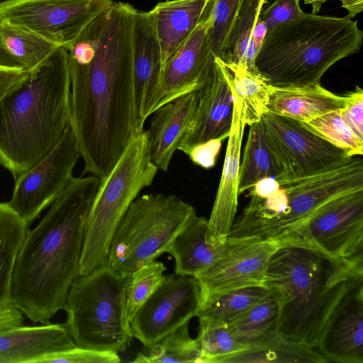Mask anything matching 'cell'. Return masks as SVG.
Returning a JSON list of instances; mask_svg holds the SVG:
<instances>
[{"label":"cell","instance_id":"ba28073f","mask_svg":"<svg viewBox=\"0 0 363 363\" xmlns=\"http://www.w3.org/2000/svg\"><path fill=\"white\" fill-rule=\"evenodd\" d=\"M126 281L107 263L73 281L65 325L77 346L118 353L130 345Z\"/></svg>","mask_w":363,"mask_h":363},{"label":"cell","instance_id":"60d3db41","mask_svg":"<svg viewBox=\"0 0 363 363\" xmlns=\"http://www.w3.org/2000/svg\"><path fill=\"white\" fill-rule=\"evenodd\" d=\"M347 96L346 106L340 110L341 118L354 135L363 141V91L357 86Z\"/></svg>","mask_w":363,"mask_h":363},{"label":"cell","instance_id":"44dd1931","mask_svg":"<svg viewBox=\"0 0 363 363\" xmlns=\"http://www.w3.org/2000/svg\"><path fill=\"white\" fill-rule=\"evenodd\" d=\"M198 91H192L162 105L152 114L146 130L150 159L164 172L184 138L194 116Z\"/></svg>","mask_w":363,"mask_h":363},{"label":"cell","instance_id":"ac0fdd59","mask_svg":"<svg viewBox=\"0 0 363 363\" xmlns=\"http://www.w3.org/2000/svg\"><path fill=\"white\" fill-rule=\"evenodd\" d=\"M197 91L198 101L194 116L177 149L183 152L210 140H224L228 138L232 125V90L215 58L208 77Z\"/></svg>","mask_w":363,"mask_h":363},{"label":"cell","instance_id":"83f0119b","mask_svg":"<svg viewBox=\"0 0 363 363\" xmlns=\"http://www.w3.org/2000/svg\"><path fill=\"white\" fill-rule=\"evenodd\" d=\"M215 60L221 66L231 89L241 102V120L245 125L261 121L266 113L271 85L259 74H253L245 68L225 62L218 57Z\"/></svg>","mask_w":363,"mask_h":363},{"label":"cell","instance_id":"8992f818","mask_svg":"<svg viewBox=\"0 0 363 363\" xmlns=\"http://www.w3.org/2000/svg\"><path fill=\"white\" fill-rule=\"evenodd\" d=\"M359 189H363L360 156L307 178L284 183L274 177L262 179L248 190L250 199L235 220L231 236L241 241L276 240L281 244L324 203Z\"/></svg>","mask_w":363,"mask_h":363},{"label":"cell","instance_id":"30bf717a","mask_svg":"<svg viewBox=\"0 0 363 363\" xmlns=\"http://www.w3.org/2000/svg\"><path fill=\"white\" fill-rule=\"evenodd\" d=\"M284 245L317 250L363 266V189L324 203L280 244Z\"/></svg>","mask_w":363,"mask_h":363},{"label":"cell","instance_id":"5bb4252c","mask_svg":"<svg viewBox=\"0 0 363 363\" xmlns=\"http://www.w3.org/2000/svg\"><path fill=\"white\" fill-rule=\"evenodd\" d=\"M201 304V287L196 277L164 275L162 284L130 320V336L150 347L196 316Z\"/></svg>","mask_w":363,"mask_h":363},{"label":"cell","instance_id":"277c9868","mask_svg":"<svg viewBox=\"0 0 363 363\" xmlns=\"http://www.w3.org/2000/svg\"><path fill=\"white\" fill-rule=\"evenodd\" d=\"M69 124L68 52L60 47L0 101V164L17 180L53 149Z\"/></svg>","mask_w":363,"mask_h":363},{"label":"cell","instance_id":"9c48e42d","mask_svg":"<svg viewBox=\"0 0 363 363\" xmlns=\"http://www.w3.org/2000/svg\"><path fill=\"white\" fill-rule=\"evenodd\" d=\"M196 214L175 195L138 196L118 224L107 264L126 277L168 250L177 235Z\"/></svg>","mask_w":363,"mask_h":363},{"label":"cell","instance_id":"d590c367","mask_svg":"<svg viewBox=\"0 0 363 363\" xmlns=\"http://www.w3.org/2000/svg\"><path fill=\"white\" fill-rule=\"evenodd\" d=\"M266 0H244L222 60L245 68L247 50L259 13Z\"/></svg>","mask_w":363,"mask_h":363},{"label":"cell","instance_id":"f35d334b","mask_svg":"<svg viewBox=\"0 0 363 363\" xmlns=\"http://www.w3.org/2000/svg\"><path fill=\"white\" fill-rule=\"evenodd\" d=\"M120 362L118 353L75 345L44 355L39 358L36 363H118Z\"/></svg>","mask_w":363,"mask_h":363},{"label":"cell","instance_id":"74e56055","mask_svg":"<svg viewBox=\"0 0 363 363\" xmlns=\"http://www.w3.org/2000/svg\"><path fill=\"white\" fill-rule=\"evenodd\" d=\"M196 340L200 350L199 363H220L226 357L247 347L240 343L225 325L199 328Z\"/></svg>","mask_w":363,"mask_h":363},{"label":"cell","instance_id":"4fadbf2b","mask_svg":"<svg viewBox=\"0 0 363 363\" xmlns=\"http://www.w3.org/2000/svg\"><path fill=\"white\" fill-rule=\"evenodd\" d=\"M79 157L69 124L53 149L14 181L9 206L30 225L69 184Z\"/></svg>","mask_w":363,"mask_h":363},{"label":"cell","instance_id":"ffe728a7","mask_svg":"<svg viewBox=\"0 0 363 363\" xmlns=\"http://www.w3.org/2000/svg\"><path fill=\"white\" fill-rule=\"evenodd\" d=\"M232 90V89H231ZM233 121L217 194L208 220L206 241L225 243L235 220L238 204L239 171L245 123L241 120V102L232 90Z\"/></svg>","mask_w":363,"mask_h":363},{"label":"cell","instance_id":"ee69618b","mask_svg":"<svg viewBox=\"0 0 363 363\" xmlns=\"http://www.w3.org/2000/svg\"><path fill=\"white\" fill-rule=\"evenodd\" d=\"M305 4L312 5L313 12L317 13L320 9L321 5L332 0H303ZM342 2V7L348 11L347 16L354 17L363 10V0H338Z\"/></svg>","mask_w":363,"mask_h":363},{"label":"cell","instance_id":"f1b7e54d","mask_svg":"<svg viewBox=\"0 0 363 363\" xmlns=\"http://www.w3.org/2000/svg\"><path fill=\"white\" fill-rule=\"evenodd\" d=\"M281 168L269 145L262 120L250 125L242 161L239 171V194L249 190L258 181L278 179Z\"/></svg>","mask_w":363,"mask_h":363},{"label":"cell","instance_id":"9a60e30c","mask_svg":"<svg viewBox=\"0 0 363 363\" xmlns=\"http://www.w3.org/2000/svg\"><path fill=\"white\" fill-rule=\"evenodd\" d=\"M280 246L276 240H227L222 256L196 276L201 287V303L235 289L263 286L269 261Z\"/></svg>","mask_w":363,"mask_h":363},{"label":"cell","instance_id":"7a4b0ae2","mask_svg":"<svg viewBox=\"0 0 363 363\" xmlns=\"http://www.w3.org/2000/svg\"><path fill=\"white\" fill-rule=\"evenodd\" d=\"M100 181L93 174L73 177L26 235L12 277L10 304L34 323H49L65 308L79 276L86 220Z\"/></svg>","mask_w":363,"mask_h":363},{"label":"cell","instance_id":"4316f807","mask_svg":"<svg viewBox=\"0 0 363 363\" xmlns=\"http://www.w3.org/2000/svg\"><path fill=\"white\" fill-rule=\"evenodd\" d=\"M230 362L324 363L328 361L315 348L289 341L273 329L258 341L220 362Z\"/></svg>","mask_w":363,"mask_h":363},{"label":"cell","instance_id":"ab89813d","mask_svg":"<svg viewBox=\"0 0 363 363\" xmlns=\"http://www.w3.org/2000/svg\"><path fill=\"white\" fill-rule=\"evenodd\" d=\"M300 1L274 0L265 9H262L259 17L264 22L267 32L302 15L304 11L301 9Z\"/></svg>","mask_w":363,"mask_h":363},{"label":"cell","instance_id":"7c38bea8","mask_svg":"<svg viewBox=\"0 0 363 363\" xmlns=\"http://www.w3.org/2000/svg\"><path fill=\"white\" fill-rule=\"evenodd\" d=\"M112 0H6L0 19L57 48H67Z\"/></svg>","mask_w":363,"mask_h":363},{"label":"cell","instance_id":"8fae6325","mask_svg":"<svg viewBox=\"0 0 363 363\" xmlns=\"http://www.w3.org/2000/svg\"><path fill=\"white\" fill-rule=\"evenodd\" d=\"M269 145L281 168L279 183L323 174L352 157L306 128L300 121L267 112L262 117Z\"/></svg>","mask_w":363,"mask_h":363},{"label":"cell","instance_id":"7bdbcfd3","mask_svg":"<svg viewBox=\"0 0 363 363\" xmlns=\"http://www.w3.org/2000/svg\"><path fill=\"white\" fill-rule=\"evenodd\" d=\"M28 72L0 66V101L11 89L21 83Z\"/></svg>","mask_w":363,"mask_h":363},{"label":"cell","instance_id":"bcb514c9","mask_svg":"<svg viewBox=\"0 0 363 363\" xmlns=\"http://www.w3.org/2000/svg\"><path fill=\"white\" fill-rule=\"evenodd\" d=\"M6 1V0H0V1H1H1Z\"/></svg>","mask_w":363,"mask_h":363},{"label":"cell","instance_id":"7402d4cb","mask_svg":"<svg viewBox=\"0 0 363 363\" xmlns=\"http://www.w3.org/2000/svg\"><path fill=\"white\" fill-rule=\"evenodd\" d=\"M75 345L65 324L5 328L0 329V363H36L44 355Z\"/></svg>","mask_w":363,"mask_h":363},{"label":"cell","instance_id":"836d02e7","mask_svg":"<svg viewBox=\"0 0 363 363\" xmlns=\"http://www.w3.org/2000/svg\"><path fill=\"white\" fill-rule=\"evenodd\" d=\"M165 270L163 263L153 260L127 276L125 303L129 322L162 284Z\"/></svg>","mask_w":363,"mask_h":363},{"label":"cell","instance_id":"f6af8a7d","mask_svg":"<svg viewBox=\"0 0 363 363\" xmlns=\"http://www.w3.org/2000/svg\"><path fill=\"white\" fill-rule=\"evenodd\" d=\"M267 33V26L264 22L258 16L252 34V40L257 54L263 43Z\"/></svg>","mask_w":363,"mask_h":363},{"label":"cell","instance_id":"8d00e7d4","mask_svg":"<svg viewBox=\"0 0 363 363\" xmlns=\"http://www.w3.org/2000/svg\"><path fill=\"white\" fill-rule=\"evenodd\" d=\"M243 1L213 0L208 43L214 58H224Z\"/></svg>","mask_w":363,"mask_h":363},{"label":"cell","instance_id":"d6a6232c","mask_svg":"<svg viewBox=\"0 0 363 363\" xmlns=\"http://www.w3.org/2000/svg\"><path fill=\"white\" fill-rule=\"evenodd\" d=\"M278 306L269 294L228 325L235 339L248 346L276 329Z\"/></svg>","mask_w":363,"mask_h":363},{"label":"cell","instance_id":"484cf974","mask_svg":"<svg viewBox=\"0 0 363 363\" xmlns=\"http://www.w3.org/2000/svg\"><path fill=\"white\" fill-rule=\"evenodd\" d=\"M57 48L36 35L0 19V66L29 72Z\"/></svg>","mask_w":363,"mask_h":363},{"label":"cell","instance_id":"e575fe53","mask_svg":"<svg viewBox=\"0 0 363 363\" xmlns=\"http://www.w3.org/2000/svg\"><path fill=\"white\" fill-rule=\"evenodd\" d=\"M306 128L349 156H362L363 141L357 138L343 122L340 110L326 113L305 122Z\"/></svg>","mask_w":363,"mask_h":363},{"label":"cell","instance_id":"f546056e","mask_svg":"<svg viewBox=\"0 0 363 363\" xmlns=\"http://www.w3.org/2000/svg\"><path fill=\"white\" fill-rule=\"evenodd\" d=\"M28 227L8 203L0 202V308L11 306L12 277Z\"/></svg>","mask_w":363,"mask_h":363},{"label":"cell","instance_id":"5b68a950","mask_svg":"<svg viewBox=\"0 0 363 363\" xmlns=\"http://www.w3.org/2000/svg\"><path fill=\"white\" fill-rule=\"evenodd\" d=\"M363 32L351 18L303 13L267 33L256 55L258 74L272 86L320 84L339 60L359 52Z\"/></svg>","mask_w":363,"mask_h":363},{"label":"cell","instance_id":"6da1fadb","mask_svg":"<svg viewBox=\"0 0 363 363\" xmlns=\"http://www.w3.org/2000/svg\"><path fill=\"white\" fill-rule=\"evenodd\" d=\"M136 9L113 2L67 48L70 125L84 173L100 180L137 135L133 25Z\"/></svg>","mask_w":363,"mask_h":363},{"label":"cell","instance_id":"d6986e66","mask_svg":"<svg viewBox=\"0 0 363 363\" xmlns=\"http://www.w3.org/2000/svg\"><path fill=\"white\" fill-rule=\"evenodd\" d=\"M315 349L328 362L363 363V277L335 307Z\"/></svg>","mask_w":363,"mask_h":363},{"label":"cell","instance_id":"1f68e13d","mask_svg":"<svg viewBox=\"0 0 363 363\" xmlns=\"http://www.w3.org/2000/svg\"><path fill=\"white\" fill-rule=\"evenodd\" d=\"M187 322L167 334L145 352H139L133 362L199 363L200 350L189 333Z\"/></svg>","mask_w":363,"mask_h":363},{"label":"cell","instance_id":"52a82bcc","mask_svg":"<svg viewBox=\"0 0 363 363\" xmlns=\"http://www.w3.org/2000/svg\"><path fill=\"white\" fill-rule=\"evenodd\" d=\"M158 168L150 159L147 135H135L100 184L85 224L79 275L107 262L113 233L132 202L150 186Z\"/></svg>","mask_w":363,"mask_h":363},{"label":"cell","instance_id":"2e32d148","mask_svg":"<svg viewBox=\"0 0 363 363\" xmlns=\"http://www.w3.org/2000/svg\"><path fill=\"white\" fill-rule=\"evenodd\" d=\"M133 82L138 133L162 99V55L150 11L135 10L133 25Z\"/></svg>","mask_w":363,"mask_h":363},{"label":"cell","instance_id":"603a6c76","mask_svg":"<svg viewBox=\"0 0 363 363\" xmlns=\"http://www.w3.org/2000/svg\"><path fill=\"white\" fill-rule=\"evenodd\" d=\"M347 101V94H335L320 84L293 87L271 86L267 112L305 122L341 110Z\"/></svg>","mask_w":363,"mask_h":363},{"label":"cell","instance_id":"3957f363","mask_svg":"<svg viewBox=\"0 0 363 363\" xmlns=\"http://www.w3.org/2000/svg\"><path fill=\"white\" fill-rule=\"evenodd\" d=\"M363 277V266L296 245H281L272 255L262 285L278 306L277 332L315 348L335 307Z\"/></svg>","mask_w":363,"mask_h":363},{"label":"cell","instance_id":"cb8c5ba5","mask_svg":"<svg viewBox=\"0 0 363 363\" xmlns=\"http://www.w3.org/2000/svg\"><path fill=\"white\" fill-rule=\"evenodd\" d=\"M206 4V0H166L150 11L163 64L199 25Z\"/></svg>","mask_w":363,"mask_h":363},{"label":"cell","instance_id":"d4e9b609","mask_svg":"<svg viewBox=\"0 0 363 363\" xmlns=\"http://www.w3.org/2000/svg\"><path fill=\"white\" fill-rule=\"evenodd\" d=\"M208 220L195 214L172 242L168 253L175 260V274L196 277L223 254L225 243L206 241Z\"/></svg>","mask_w":363,"mask_h":363},{"label":"cell","instance_id":"e0dca14e","mask_svg":"<svg viewBox=\"0 0 363 363\" xmlns=\"http://www.w3.org/2000/svg\"><path fill=\"white\" fill-rule=\"evenodd\" d=\"M213 0L191 35L163 64L162 99L160 106L184 94L198 91L208 77L214 62L208 43Z\"/></svg>","mask_w":363,"mask_h":363},{"label":"cell","instance_id":"7dc6e473","mask_svg":"<svg viewBox=\"0 0 363 363\" xmlns=\"http://www.w3.org/2000/svg\"><path fill=\"white\" fill-rule=\"evenodd\" d=\"M209 0H206V1L208 2Z\"/></svg>","mask_w":363,"mask_h":363},{"label":"cell","instance_id":"4dcf8cb0","mask_svg":"<svg viewBox=\"0 0 363 363\" xmlns=\"http://www.w3.org/2000/svg\"><path fill=\"white\" fill-rule=\"evenodd\" d=\"M269 294L264 286H252L210 297L201 303L196 315L199 328L228 325Z\"/></svg>","mask_w":363,"mask_h":363},{"label":"cell","instance_id":"b9f144b4","mask_svg":"<svg viewBox=\"0 0 363 363\" xmlns=\"http://www.w3.org/2000/svg\"><path fill=\"white\" fill-rule=\"evenodd\" d=\"M223 141L220 139L210 140L191 147L184 153L195 164L204 169H211L216 164Z\"/></svg>","mask_w":363,"mask_h":363}]
</instances>
